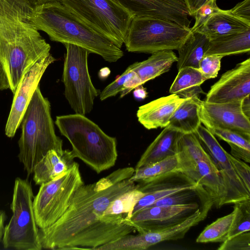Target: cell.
<instances>
[{"instance_id":"6da1fadb","label":"cell","mask_w":250,"mask_h":250,"mask_svg":"<svg viewBox=\"0 0 250 250\" xmlns=\"http://www.w3.org/2000/svg\"><path fill=\"white\" fill-rule=\"evenodd\" d=\"M134 171L132 167L120 168L80 187L62 216L51 226L39 229L42 248L95 250L135 230L127 214L103 216L114 199L137 187L130 179Z\"/></svg>"},{"instance_id":"7a4b0ae2","label":"cell","mask_w":250,"mask_h":250,"mask_svg":"<svg viewBox=\"0 0 250 250\" xmlns=\"http://www.w3.org/2000/svg\"><path fill=\"white\" fill-rule=\"evenodd\" d=\"M27 0H0V61L14 93L23 74L50 54V45L29 21Z\"/></svg>"},{"instance_id":"3957f363","label":"cell","mask_w":250,"mask_h":250,"mask_svg":"<svg viewBox=\"0 0 250 250\" xmlns=\"http://www.w3.org/2000/svg\"><path fill=\"white\" fill-rule=\"evenodd\" d=\"M29 19L36 29L46 33L52 41L82 47L109 62L124 56L121 48L93 30L60 1L33 6Z\"/></svg>"},{"instance_id":"277c9868","label":"cell","mask_w":250,"mask_h":250,"mask_svg":"<svg viewBox=\"0 0 250 250\" xmlns=\"http://www.w3.org/2000/svg\"><path fill=\"white\" fill-rule=\"evenodd\" d=\"M55 124L70 143L75 156L100 173L115 164L117 141L95 123L79 114L56 117Z\"/></svg>"},{"instance_id":"5b68a950","label":"cell","mask_w":250,"mask_h":250,"mask_svg":"<svg viewBox=\"0 0 250 250\" xmlns=\"http://www.w3.org/2000/svg\"><path fill=\"white\" fill-rule=\"evenodd\" d=\"M21 124L18 157L29 176L49 150H63L62 140L55 133L50 102L42 94L40 85L31 98Z\"/></svg>"},{"instance_id":"8992f818","label":"cell","mask_w":250,"mask_h":250,"mask_svg":"<svg viewBox=\"0 0 250 250\" xmlns=\"http://www.w3.org/2000/svg\"><path fill=\"white\" fill-rule=\"evenodd\" d=\"M98 34L121 48L134 14L117 0H59Z\"/></svg>"},{"instance_id":"52a82bcc","label":"cell","mask_w":250,"mask_h":250,"mask_svg":"<svg viewBox=\"0 0 250 250\" xmlns=\"http://www.w3.org/2000/svg\"><path fill=\"white\" fill-rule=\"evenodd\" d=\"M34 195L27 180L15 179L11 209L13 215L4 227L2 244L5 249L41 250L39 229L33 209Z\"/></svg>"},{"instance_id":"ba28073f","label":"cell","mask_w":250,"mask_h":250,"mask_svg":"<svg viewBox=\"0 0 250 250\" xmlns=\"http://www.w3.org/2000/svg\"><path fill=\"white\" fill-rule=\"evenodd\" d=\"M191 34L190 28L168 21L148 17H135L124 44L130 52L152 54L178 50Z\"/></svg>"},{"instance_id":"9c48e42d","label":"cell","mask_w":250,"mask_h":250,"mask_svg":"<svg viewBox=\"0 0 250 250\" xmlns=\"http://www.w3.org/2000/svg\"><path fill=\"white\" fill-rule=\"evenodd\" d=\"M63 44L66 50L62 76L64 96L75 113L85 115L92 110L94 100L100 93L93 85L88 71L91 53L76 45Z\"/></svg>"},{"instance_id":"30bf717a","label":"cell","mask_w":250,"mask_h":250,"mask_svg":"<svg viewBox=\"0 0 250 250\" xmlns=\"http://www.w3.org/2000/svg\"><path fill=\"white\" fill-rule=\"evenodd\" d=\"M83 184L79 165L75 162L62 176L41 184L33 201L38 227L45 229L57 222L66 210L76 190Z\"/></svg>"},{"instance_id":"8fae6325","label":"cell","mask_w":250,"mask_h":250,"mask_svg":"<svg viewBox=\"0 0 250 250\" xmlns=\"http://www.w3.org/2000/svg\"><path fill=\"white\" fill-rule=\"evenodd\" d=\"M194 133L219 172L225 190L224 205L250 199V191L234 169L229 159L228 152L220 145L215 136L201 125Z\"/></svg>"},{"instance_id":"7c38bea8","label":"cell","mask_w":250,"mask_h":250,"mask_svg":"<svg viewBox=\"0 0 250 250\" xmlns=\"http://www.w3.org/2000/svg\"><path fill=\"white\" fill-rule=\"evenodd\" d=\"M208 212L198 209L185 221L174 227L137 235L127 234L95 250H145L163 241L182 239L191 228L203 221Z\"/></svg>"},{"instance_id":"4fadbf2b","label":"cell","mask_w":250,"mask_h":250,"mask_svg":"<svg viewBox=\"0 0 250 250\" xmlns=\"http://www.w3.org/2000/svg\"><path fill=\"white\" fill-rule=\"evenodd\" d=\"M56 61L50 53L38 60L22 76L15 92L5 128L6 135L12 138L21 125L23 116L47 67Z\"/></svg>"},{"instance_id":"5bb4252c","label":"cell","mask_w":250,"mask_h":250,"mask_svg":"<svg viewBox=\"0 0 250 250\" xmlns=\"http://www.w3.org/2000/svg\"><path fill=\"white\" fill-rule=\"evenodd\" d=\"M198 209L209 211L196 204L148 207L132 214L129 221L139 233L153 231L176 226Z\"/></svg>"},{"instance_id":"9a60e30c","label":"cell","mask_w":250,"mask_h":250,"mask_svg":"<svg viewBox=\"0 0 250 250\" xmlns=\"http://www.w3.org/2000/svg\"><path fill=\"white\" fill-rule=\"evenodd\" d=\"M242 101L223 103L201 101L200 108L201 123L206 128L227 129L250 137V121L242 111Z\"/></svg>"},{"instance_id":"2e32d148","label":"cell","mask_w":250,"mask_h":250,"mask_svg":"<svg viewBox=\"0 0 250 250\" xmlns=\"http://www.w3.org/2000/svg\"><path fill=\"white\" fill-rule=\"evenodd\" d=\"M250 93V59L222 74L206 94L205 101L223 103L242 100Z\"/></svg>"},{"instance_id":"e0dca14e","label":"cell","mask_w":250,"mask_h":250,"mask_svg":"<svg viewBox=\"0 0 250 250\" xmlns=\"http://www.w3.org/2000/svg\"><path fill=\"white\" fill-rule=\"evenodd\" d=\"M135 17H148L168 21L189 28L191 21L183 0H117Z\"/></svg>"},{"instance_id":"ac0fdd59","label":"cell","mask_w":250,"mask_h":250,"mask_svg":"<svg viewBox=\"0 0 250 250\" xmlns=\"http://www.w3.org/2000/svg\"><path fill=\"white\" fill-rule=\"evenodd\" d=\"M198 185L187 175L178 171H172L147 182L138 183L137 188L145 194L135 206L132 214L165 197L183 189L195 188Z\"/></svg>"},{"instance_id":"d6986e66","label":"cell","mask_w":250,"mask_h":250,"mask_svg":"<svg viewBox=\"0 0 250 250\" xmlns=\"http://www.w3.org/2000/svg\"><path fill=\"white\" fill-rule=\"evenodd\" d=\"M184 100L177 94H171L152 101L139 107L138 120L147 129L164 128Z\"/></svg>"},{"instance_id":"ffe728a7","label":"cell","mask_w":250,"mask_h":250,"mask_svg":"<svg viewBox=\"0 0 250 250\" xmlns=\"http://www.w3.org/2000/svg\"><path fill=\"white\" fill-rule=\"evenodd\" d=\"M75 158L69 149L49 150L34 167V181L41 185L62 176L72 167Z\"/></svg>"},{"instance_id":"44dd1931","label":"cell","mask_w":250,"mask_h":250,"mask_svg":"<svg viewBox=\"0 0 250 250\" xmlns=\"http://www.w3.org/2000/svg\"><path fill=\"white\" fill-rule=\"evenodd\" d=\"M250 28V21L234 15L230 10L220 9L213 14L196 32L211 40Z\"/></svg>"},{"instance_id":"7402d4cb","label":"cell","mask_w":250,"mask_h":250,"mask_svg":"<svg viewBox=\"0 0 250 250\" xmlns=\"http://www.w3.org/2000/svg\"><path fill=\"white\" fill-rule=\"evenodd\" d=\"M182 134L168 126L164 127L142 155L134 169L175 155L177 141Z\"/></svg>"},{"instance_id":"603a6c76","label":"cell","mask_w":250,"mask_h":250,"mask_svg":"<svg viewBox=\"0 0 250 250\" xmlns=\"http://www.w3.org/2000/svg\"><path fill=\"white\" fill-rule=\"evenodd\" d=\"M201 102L198 96L185 99L170 118L167 126L183 134L194 133L201 125Z\"/></svg>"},{"instance_id":"cb8c5ba5","label":"cell","mask_w":250,"mask_h":250,"mask_svg":"<svg viewBox=\"0 0 250 250\" xmlns=\"http://www.w3.org/2000/svg\"><path fill=\"white\" fill-rule=\"evenodd\" d=\"M177 61L172 50H163L151 54L146 60L133 63V70L140 78L142 84L168 71Z\"/></svg>"},{"instance_id":"d4e9b609","label":"cell","mask_w":250,"mask_h":250,"mask_svg":"<svg viewBox=\"0 0 250 250\" xmlns=\"http://www.w3.org/2000/svg\"><path fill=\"white\" fill-rule=\"evenodd\" d=\"M250 51V28L244 31L209 40L204 56L223 57Z\"/></svg>"},{"instance_id":"484cf974","label":"cell","mask_w":250,"mask_h":250,"mask_svg":"<svg viewBox=\"0 0 250 250\" xmlns=\"http://www.w3.org/2000/svg\"><path fill=\"white\" fill-rule=\"evenodd\" d=\"M188 204L198 205L203 209L210 210L214 202L206 189L199 184L195 188L183 189L165 197L146 207Z\"/></svg>"},{"instance_id":"4316f807","label":"cell","mask_w":250,"mask_h":250,"mask_svg":"<svg viewBox=\"0 0 250 250\" xmlns=\"http://www.w3.org/2000/svg\"><path fill=\"white\" fill-rule=\"evenodd\" d=\"M198 68L185 67L178 70V73L172 83L169 92L181 98L186 99L205 94L201 85L206 81Z\"/></svg>"},{"instance_id":"83f0119b","label":"cell","mask_w":250,"mask_h":250,"mask_svg":"<svg viewBox=\"0 0 250 250\" xmlns=\"http://www.w3.org/2000/svg\"><path fill=\"white\" fill-rule=\"evenodd\" d=\"M209 41V39L204 34L198 32H191L178 50V70L185 67L198 68L199 63L205 55Z\"/></svg>"},{"instance_id":"f1b7e54d","label":"cell","mask_w":250,"mask_h":250,"mask_svg":"<svg viewBox=\"0 0 250 250\" xmlns=\"http://www.w3.org/2000/svg\"><path fill=\"white\" fill-rule=\"evenodd\" d=\"M178 165L176 155L168 157L160 161L149 164L135 169L130 178L135 183L147 182L159 176L174 171Z\"/></svg>"},{"instance_id":"f546056e","label":"cell","mask_w":250,"mask_h":250,"mask_svg":"<svg viewBox=\"0 0 250 250\" xmlns=\"http://www.w3.org/2000/svg\"><path fill=\"white\" fill-rule=\"evenodd\" d=\"M234 210L207 226L196 239L197 243L224 242L228 239Z\"/></svg>"},{"instance_id":"4dcf8cb0","label":"cell","mask_w":250,"mask_h":250,"mask_svg":"<svg viewBox=\"0 0 250 250\" xmlns=\"http://www.w3.org/2000/svg\"><path fill=\"white\" fill-rule=\"evenodd\" d=\"M145 194L137 187L122 193L110 203L103 216L127 214V219H130L135 206Z\"/></svg>"},{"instance_id":"1f68e13d","label":"cell","mask_w":250,"mask_h":250,"mask_svg":"<svg viewBox=\"0 0 250 250\" xmlns=\"http://www.w3.org/2000/svg\"><path fill=\"white\" fill-rule=\"evenodd\" d=\"M234 204V216L228 239L250 230V199Z\"/></svg>"},{"instance_id":"d6a6232c","label":"cell","mask_w":250,"mask_h":250,"mask_svg":"<svg viewBox=\"0 0 250 250\" xmlns=\"http://www.w3.org/2000/svg\"><path fill=\"white\" fill-rule=\"evenodd\" d=\"M207 128L215 136L228 143L233 144L250 150V137L227 129L214 127H209Z\"/></svg>"},{"instance_id":"836d02e7","label":"cell","mask_w":250,"mask_h":250,"mask_svg":"<svg viewBox=\"0 0 250 250\" xmlns=\"http://www.w3.org/2000/svg\"><path fill=\"white\" fill-rule=\"evenodd\" d=\"M133 67V64L129 65L121 75L104 89L100 93V99L101 101L115 96L123 91L125 83L136 74Z\"/></svg>"},{"instance_id":"e575fe53","label":"cell","mask_w":250,"mask_h":250,"mask_svg":"<svg viewBox=\"0 0 250 250\" xmlns=\"http://www.w3.org/2000/svg\"><path fill=\"white\" fill-rule=\"evenodd\" d=\"M223 58L221 56L211 55L204 56L202 58L198 69L207 80L217 76Z\"/></svg>"},{"instance_id":"d590c367","label":"cell","mask_w":250,"mask_h":250,"mask_svg":"<svg viewBox=\"0 0 250 250\" xmlns=\"http://www.w3.org/2000/svg\"><path fill=\"white\" fill-rule=\"evenodd\" d=\"M216 0H208L196 12L193 17L195 22L190 28L192 33L196 32L213 14L220 9L217 5Z\"/></svg>"},{"instance_id":"8d00e7d4","label":"cell","mask_w":250,"mask_h":250,"mask_svg":"<svg viewBox=\"0 0 250 250\" xmlns=\"http://www.w3.org/2000/svg\"><path fill=\"white\" fill-rule=\"evenodd\" d=\"M218 250H250V232L246 231L228 239Z\"/></svg>"},{"instance_id":"74e56055","label":"cell","mask_w":250,"mask_h":250,"mask_svg":"<svg viewBox=\"0 0 250 250\" xmlns=\"http://www.w3.org/2000/svg\"><path fill=\"white\" fill-rule=\"evenodd\" d=\"M229 159L234 169L243 181L247 189L250 191V168L246 162L237 159L228 153Z\"/></svg>"},{"instance_id":"f35d334b","label":"cell","mask_w":250,"mask_h":250,"mask_svg":"<svg viewBox=\"0 0 250 250\" xmlns=\"http://www.w3.org/2000/svg\"><path fill=\"white\" fill-rule=\"evenodd\" d=\"M229 10L234 15L250 21V0H244Z\"/></svg>"},{"instance_id":"ab89813d","label":"cell","mask_w":250,"mask_h":250,"mask_svg":"<svg viewBox=\"0 0 250 250\" xmlns=\"http://www.w3.org/2000/svg\"><path fill=\"white\" fill-rule=\"evenodd\" d=\"M228 144L230 147V154L232 156L246 163L250 162V150L233 144Z\"/></svg>"},{"instance_id":"60d3db41","label":"cell","mask_w":250,"mask_h":250,"mask_svg":"<svg viewBox=\"0 0 250 250\" xmlns=\"http://www.w3.org/2000/svg\"><path fill=\"white\" fill-rule=\"evenodd\" d=\"M186 5L189 16L194 17L196 12L208 0H183Z\"/></svg>"},{"instance_id":"b9f144b4","label":"cell","mask_w":250,"mask_h":250,"mask_svg":"<svg viewBox=\"0 0 250 250\" xmlns=\"http://www.w3.org/2000/svg\"><path fill=\"white\" fill-rule=\"evenodd\" d=\"M9 88L10 85L6 74L0 61V91Z\"/></svg>"},{"instance_id":"7bdbcfd3","label":"cell","mask_w":250,"mask_h":250,"mask_svg":"<svg viewBox=\"0 0 250 250\" xmlns=\"http://www.w3.org/2000/svg\"><path fill=\"white\" fill-rule=\"evenodd\" d=\"M241 107L243 113L250 119V95L244 97L242 101Z\"/></svg>"},{"instance_id":"ee69618b","label":"cell","mask_w":250,"mask_h":250,"mask_svg":"<svg viewBox=\"0 0 250 250\" xmlns=\"http://www.w3.org/2000/svg\"><path fill=\"white\" fill-rule=\"evenodd\" d=\"M133 94L134 96L139 99H144L147 97V93L146 89L142 85L135 88Z\"/></svg>"},{"instance_id":"f6af8a7d","label":"cell","mask_w":250,"mask_h":250,"mask_svg":"<svg viewBox=\"0 0 250 250\" xmlns=\"http://www.w3.org/2000/svg\"><path fill=\"white\" fill-rule=\"evenodd\" d=\"M6 219V215L5 212L3 210H0V241L3 237L4 229V223Z\"/></svg>"},{"instance_id":"bcb514c9","label":"cell","mask_w":250,"mask_h":250,"mask_svg":"<svg viewBox=\"0 0 250 250\" xmlns=\"http://www.w3.org/2000/svg\"><path fill=\"white\" fill-rule=\"evenodd\" d=\"M33 6L42 4L43 3L55 1H60L59 0H27Z\"/></svg>"}]
</instances>
